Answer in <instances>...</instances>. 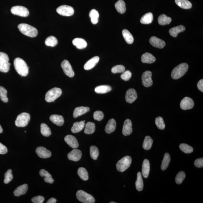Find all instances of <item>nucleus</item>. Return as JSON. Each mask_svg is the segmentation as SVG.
Segmentation results:
<instances>
[{
  "label": "nucleus",
  "instance_id": "1",
  "mask_svg": "<svg viewBox=\"0 0 203 203\" xmlns=\"http://www.w3.org/2000/svg\"><path fill=\"white\" fill-rule=\"evenodd\" d=\"M14 65L17 72L22 76H26L29 73V67L24 60L20 58L14 60Z\"/></svg>",
  "mask_w": 203,
  "mask_h": 203
},
{
  "label": "nucleus",
  "instance_id": "2",
  "mask_svg": "<svg viewBox=\"0 0 203 203\" xmlns=\"http://www.w3.org/2000/svg\"><path fill=\"white\" fill-rule=\"evenodd\" d=\"M18 28L22 33L30 37H34L37 35V29L27 24H20L18 26Z\"/></svg>",
  "mask_w": 203,
  "mask_h": 203
},
{
  "label": "nucleus",
  "instance_id": "3",
  "mask_svg": "<svg viewBox=\"0 0 203 203\" xmlns=\"http://www.w3.org/2000/svg\"><path fill=\"white\" fill-rule=\"evenodd\" d=\"M188 65L187 64L182 63L175 67L172 71V77L173 79L177 80L181 78L186 74L188 70Z\"/></svg>",
  "mask_w": 203,
  "mask_h": 203
},
{
  "label": "nucleus",
  "instance_id": "4",
  "mask_svg": "<svg viewBox=\"0 0 203 203\" xmlns=\"http://www.w3.org/2000/svg\"><path fill=\"white\" fill-rule=\"evenodd\" d=\"M8 55L0 52V72L7 73L10 70L11 64L9 63Z\"/></svg>",
  "mask_w": 203,
  "mask_h": 203
},
{
  "label": "nucleus",
  "instance_id": "5",
  "mask_svg": "<svg viewBox=\"0 0 203 203\" xmlns=\"http://www.w3.org/2000/svg\"><path fill=\"white\" fill-rule=\"evenodd\" d=\"M132 158L130 157H124L117 162V169L118 171L123 172L130 166Z\"/></svg>",
  "mask_w": 203,
  "mask_h": 203
},
{
  "label": "nucleus",
  "instance_id": "6",
  "mask_svg": "<svg viewBox=\"0 0 203 203\" xmlns=\"http://www.w3.org/2000/svg\"><path fill=\"white\" fill-rule=\"evenodd\" d=\"M61 89L58 88H54L47 92L46 94L45 100L48 102L55 101L61 95Z\"/></svg>",
  "mask_w": 203,
  "mask_h": 203
},
{
  "label": "nucleus",
  "instance_id": "7",
  "mask_svg": "<svg viewBox=\"0 0 203 203\" xmlns=\"http://www.w3.org/2000/svg\"><path fill=\"white\" fill-rule=\"evenodd\" d=\"M30 120V115L28 113H23L19 114L15 121V125L18 127H24L28 125Z\"/></svg>",
  "mask_w": 203,
  "mask_h": 203
},
{
  "label": "nucleus",
  "instance_id": "8",
  "mask_svg": "<svg viewBox=\"0 0 203 203\" xmlns=\"http://www.w3.org/2000/svg\"><path fill=\"white\" fill-rule=\"evenodd\" d=\"M76 197L78 200L84 203H94L95 199L92 195L80 190L76 193Z\"/></svg>",
  "mask_w": 203,
  "mask_h": 203
},
{
  "label": "nucleus",
  "instance_id": "9",
  "mask_svg": "<svg viewBox=\"0 0 203 203\" xmlns=\"http://www.w3.org/2000/svg\"><path fill=\"white\" fill-rule=\"evenodd\" d=\"M11 11L12 13L14 15L21 16V17H27L29 15L28 9L23 6L13 7L11 9Z\"/></svg>",
  "mask_w": 203,
  "mask_h": 203
},
{
  "label": "nucleus",
  "instance_id": "10",
  "mask_svg": "<svg viewBox=\"0 0 203 203\" xmlns=\"http://www.w3.org/2000/svg\"><path fill=\"white\" fill-rule=\"evenodd\" d=\"M56 12L62 16H70L74 14V10L72 7L67 5H63L58 7L56 9Z\"/></svg>",
  "mask_w": 203,
  "mask_h": 203
},
{
  "label": "nucleus",
  "instance_id": "11",
  "mask_svg": "<svg viewBox=\"0 0 203 203\" xmlns=\"http://www.w3.org/2000/svg\"><path fill=\"white\" fill-rule=\"evenodd\" d=\"M152 73L149 71H146L142 74V83L144 86L146 87H151L153 85V80L152 79Z\"/></svg>",
  "mask_w": 203,
  "mask_h": 203
},
{
  "label": "nucleus",
  "instance_id": "12",
  "mask_svg": "<svg viewBox=\"0 0 203 203\" xmlns=\"http://www.w3.org/2000/svg\"><path fill=\"white\" fill-rule=\"evenodd\" d=\"M61 67L64 73L68 76L72 78L75 75V73L70 63L67 60H65L62 62Z\"/></svg>",
  "mask_w": 203,
  "mask_h": 203
},
{
  "label": "nucleus",
  "instance_id": "13",
  "mask_svg": "<svg viewBox=\"0 0 203 203\" xmlns=\"http://www.w3.org/2000/svg\"><path fill=\"white\" fill-rule=\"evenodd\" d=\"M194 105V102L192 99L186 97L181 101L180 106L182 109L188 110L193 109Z\"/></svg>",
  "mask_w": 203,
  "mask_h": 203
},
{
  "label": "nucleus",
  "instance_id": "14",
  "mask_svg": "<svg viewBox=\"0 0 203 203\" xmlns=\"http://www.w3.org/2000/svg\"><path fill=\"white\" fill-rule=\"evenodd\" d=\"M137 98H138V94L135 89H128L125 95L126 101L128 103H133Z\"/></svg>",
  "mask_w": 203,
  "mask_h": 203
},
{
  "label": "nucleus",
  "instance_id": "15",
  "mask_svg": "<svg viewBox=\"0 0 203 203\" xmlns=\"http://www.w3.org/2000/svg\"><path fill=\"white\" fill-rule=\"evenodd\" d=\"M149 42L152 46L158 48H163L166 46L165 41L155 36L150 38Z\"/></svg>",
  "mask_w": 203,
  "mask_h": 203
},
{
  "label": "nucleus",
  "instance_id": "16",
  "mask_svg": "<svg viewBox=\"0 0 203 203\" xmlns=\"http://www.w3.org/2000/svg\"><path fill=\"white\" fill-rule=\"evenodd\" d=\"M82 153L79 149H74L68 154V158L69 160L78 162L81 158Z\"/></svg>",
  "mask_w": 203,
  "mask_h": 203
},
{
  "label": "nucleus",
  "instance_id": "17",
  "mask_svg": "<svg viewBox=\"0 0 203 203\" xmlns=\"http://www.w3.org/2000/svg\"><path fill=\"white\" fill-rule=\"evenodd\" d=\"M132 123L129 119L126 120L124 122L122 133L125 136H128L131 135L133 132Z\"/></svg>",
  "mask_w": 203,
  "mask_h": 203
},
{
  "label": "nucleus",
  "instance_id": "18",
  "mask_svg": "<svg viewBox=\"0 0 203 203\" xmlns=\"http://www.w3.org/2000/svg\"><path fill=\"white\" fill-rule=\"evenodd\" d=\"M36 154L40 158H47L51 156L52 153L50 151L48 150L44 147H38L36 149Z\"/></svg>",
  "mask_w": 203,
  "mask_h": 203
},
{
  "label": "nucleus",
  "instance_id": "19",
  "mask_svg": "<svg viewBox=\"0 0 203 203\" xmlns=\"http://www.w3.org/2000/svg\"><path fill=\"white\" fill-rule=\"evenodd\" d=\"M65 140L70 147L74 149H76L79 147L78 140L73 135H66L65 138Z\"/></svg>",
  "mask_w": 203,
  "mask_h": 203
},
{
  "label": "nucleus",
  "instance_id": "20",
  "mask_svg": "<svg viewBox=\"0 0 203 203\" xmlns=\"http://www.w3.org/2000/svg\"><path fill=\"white\" fill-rule=\"evenodd\" d=\"M99 61V58L98 56H94L87 61L84 65V69L85 70H89L94 68Z\"/></svg>",
  "mask_w": 203,
  "mask_h": 203
},
{
  "label": "nucleus",
  "instance_id": "21",
  "mask_svg": "<svg viewBox=\"0 0 203 203\" xmlns=\"http://www.w3.org/2000/svg\"><path fill=\"white\" fill-rule=\"evenodd\" d=\"M90 110L88 107H76L75 109L73 116L74 118H77L80 116H82L86 113L89 112Z\"/></svg>",
  "mask_w": 203,
  "mask_h": 203
},
{
  "label": "nucleus",
  "instance_id": "22",
  "mask_svg": "<svg viewBox=\"0 0 203 203\" xmlns=\"http://www.w3.org/2000/svg\"><path fill=\"white\" fill-rule=\"evenodd\" d=\"M50 120L52 123L58 126H62L65 122L63 117L61 115L57 114L51 115Z\"/></svg>",
  "mask_w": 203,
  "mask_h": 203
},
{
  "label": "nucleus",
  "instance_id": "23",
  "mask_svg": "<svg viewBox=\"0 0 203 203\" xmlns=\"http://www.w3.org/2000/svg\"><path fill=\"white\" fill-rule=\"evenodd\" d=\"M185 30V27L182 25H180L170 29L169 33L173 37H176L179 33L184 31Z\"/></svg>",
  "mask_w": 203,
  "mask_h": 203
},
{
  "label": "nucleus",
  "instance_id": "24",
  "mask_svg": "<svg viewBox=\"0 0 203 203\" xmlns=\"http://www.w3.org/2000/svg\"><path fill=\"white\" fill-rule=\"evenodd\" d=\"M72 43L73 45L75 46L77 48L79 49H85L87 45L85 40L81 38H75L73 40Z\"/></svg>",
  "mask_w": 203,
  "mask_h": 203
},
{
  "label": "nucleus",
  "instance_id": "25",
  "mask_svg": "<svg viewBox=\"0 0 203 203\" xmlns=\"http://www.w3.org/2000/svg\"><path fill=\"white\" fill-rule=\"evenodd\" d=\"M116 128V123L114 119L109 120L106 126L105 132L107 133H111L114 131Z\"/></svg>",
  "mask_w": 203,
  "mask_h": 203
},
{
  "label": "nucleus",
  "instance_id": "26",
  "mask_svg": "<svg viewBox=\"0 0 203 203\" xmlns=\"http://www.w3.org/2000/svg\"><path fill=\"white\" fill-rule=\"evenodd\" d=\"M141 60L143 63L152 64L156 61V58L151 53L146 52L142 56Z\"/></svg>",
  "mask_w": 203,
  "mask_h": 203
},
{
  "label": "nucleus",
  "instance_id": "27",
  "mask_svg": "<svg viewBox=\"0 0 203 203\" xmlns=\"http://www.w3.org/2000/svg\"><path fill=\"white\" fill-rule=\"evenodd\" d=\"M150 166L149 160L145 159L142 164V174L144 178H147L149 175Z\"/></svg>",
  "mask_w": 203,
  "mask_h": 203
},
{
  "label": "nucleus",
  "instance_id": "28",
  "mask_svg": "<svg viewBox=\"0 0 203 203\" xmlns=\"http://www.w3.org/2000/svg\"><path fill=\"white\" fill-rule=\"evenodd\" d=\"M28 190V186L27 184L21 185L16 188L14 192V194L16 196H20L25 195Z\"/></svg>",
  "mask_w": 203,
  "mask_h": 203
},
{
  "label": "nucleus",
  "instance_id": "29",
  "mask_svg": "<svg viewBox=\"0 0 203 203\" xmlns=\"http://www.w3.org/2000/svg\"><path fill=\"white\" fill-rule=\"evenodd\" d=\"M85 126V122L84 121L80 122H76L74 123L71 128V131L73 133H76L80 132L84 129Z\"/></svg>",
  "mask_w": 203,
  "mask_h": 203
},
{
  "label": "nucleus",
  "instance_id": "30",
  "mask_svg": "<svg viewBox=\"0 0 203 203\" xmlns=\"http://www.w3.org/2000/svg\"><path fill=\"white\" fill-rule=\"evenodd\" d=\"M40 175L41 176L44 177L45 182L49 184H52L54 182V180L48 172L45 169H41L40 171Z\"/></svg>",
  "mask_w": 203,
  "mask_h": 203
},
{
  "label": "nucleus",
  "instance_id": "31",
  "mask_svg": "<svg viewBox=\"0 0 203 203\" xmlns=\"http://www.w3.org/2000/svg\"><path fill=\"white\" fill-rule=\"evenodd\" d=\"M115 8L118 12L120 14H124L126 11V4L123 0H118L115 3Z\"/></svg>",
  "mask_w": 203,
  "mask_h": 203
},
{
  "label": "nucleus",
  "instance_id": "32",
  "mask_svg": "<svg viewBox=\"0 0 203 203\" xmlns=\"http://www.w3.org/2000/svg\"><path fill=\"white\" fill-rule=\"evenodd\" d=\"M176 3L180 8L189 9L192 7L191 3L188 0H175Z\"/></svg>",
  "mask_w": 203,
  "mask_h": 203
},
{
  "label": "nucleus",
  "instance_id": "33",
  "mask_svg": "<svg viewBox=\"0 0 203 203\" xmlns=\"http://www.w3.org/2000/svg\"><path fill=\"white\" fill-rule=\"evenodd\" d=\"M153 15L151 12H148L142 16L140 20V22L143 24H149L152 22Z\"/></svg>",
  "mask_w": 203,
  "mask_h": 203
},
{
  "label": "nucleus",
  "instance_id": "34",
  "mask_svg": "<svg viewBox=\"0 0 203 203\" xmlns=\"http://www.w3.org/2000/svg\"><path fill=\"white\" fill-rule=\"evenodd\" d=\"M112 90V88L108 85H102L97 87L95 89V91L99 94H104L109 92Z\"/></svg>",
  "mask_w": 203,
  "mask_h": 203
},
{
  "label": "nucleus",
  "instance_id": "35",
  "mask_svg": "<svg viewBox=\"0 0 203 203\" xmlns=\"http://www.w3.org/2000/svg\"><path fill=\"white\" fill-rule=\"evenodd\" d=\"M158 21L159 25L164 26L169 25L171 23L172 19L165 14H162L159 16Z\"/></svg>",
  "mask_w": 203,
  "mask_h": 203
},
{
  "label": "nucleus",
  "instance_id": "36",
  "mask_svg": "<svg viewBox=\"0 0 203 203\" xmlns=\"http://www.w3.org/2000/svg\"><path fill=\"white\" fill-rule=\"evenodd\" d=\"M135 186L138 191H142L143 190L144 184L142 173L140 172H138L137 175V180L135 182Z\"/></svg>",
  "mask_w": 203,
  "mask_h": 203
},
{
  "label": "nucleus",
  "instance_id": "37",
  "mask_svg": "<svg viewBox=\"0 0 203 203\" xmlns=\"http://www.w3.org/2000/svg\"><path fill=\"white\" fill-rule=\"evenodd\" d=\"M122 35L123 36L124 39L125 40L126 42L129 44H131L133 42V36L129 31L127 30H123L122 31Z\"/></svg>",
  "mask_w": 203,
  "mask_h": 203
},
{
  "label": "nucleus",
  "instance_id": "38",
  "mask_svg": "<svg viewBox=\"0 0 203 203\" xmlns=\"http://www.w3.org/2000/svg\"><path fill=\"white\" fill-rule=\"evenodd\" d=\"M89 16L91 18V23L93 24H96L98 23L99 18V14L97 11L95 9H93L89 12Z\"/></svg>",
  "mask_w": 203,
  "mask_h": 203
},
{
  "label": "nucleus",
  "instance_id": "39",
  "mask_svg": "<svg viewBox=\"0 0 203 203\" xmlns=\"http://www.w3.org/2000/svg\"><path fill=\"white\" fill-rule=\"evenodd\" d=\"M171 157L168 153H166L164 155L163 160L162 161L161 169L162 171H165L169 166L170 162H171Z\"/></svg>",
  "mask_w": 203,
  "mask_h": 203
},
{
  "label": "nucleus",
  "instance_id": "40",
  "mask_svg": "<svg viewBox=\"0 0 203 203\" xmlns=\"http://www.w3.org/2000/svg\"><path fill=\"white\" fill-rule=\"evenodd\" d=\"M153 142L152 139L150 137L146 136L144 138L143 144V147L146 150H149L152 146Z\"/></svg>",
  "mask_w": 203,
  "mask_h": 203
},
{
  "label": "nucleus",
  "instance_id": "41",
  "mask_svg": "<svg viewBox=\"0 0 203 203\" xmlns=\"http://www.w3.org/2000/svg\"><path fill=\"white\" fill-rule=\"evenodd\" d=\"M95 124L91 122H88L85 125V133L86 134H91L95 131Z\"/></svg>",
  "mask_w": 203,
  "mask_h": 203
},
{
  "label": "nucleus",
  "instance_id": "42",
  "mask_svg": "<svg viewBox=\"0 0 203 203\" xmlns=\"http://www.w3.org/2000/svg\"><path fill=\"white\" fill-rule=\"evenodd\" d=\"M58 43L57 38L54 36H51L47 38L45 41L46 45L48 46L54 47Z\"/></svg>",
  "mask_w": 203,
  "mask_h": 203
},
{
  "label": "nucleus",
  "instance_id": "43",
  "mask_svg": "<svg viewBox=\"0 0 203 203\" xmlns=\"http://www.w3.org/2000/svg\"><path fill=\"white\" fill-rule=\"evenodd\" d=\"M78 174L80 178L84 181H87L89 179V174L85 168L80 167L79 168Z\"/></svg>",
  "mask_w": 203,
  "mask_h": 203
},
{
  "label": "nucleus",
  "instance_id": "44",
  "mask_svg": "<svg viewBox=\"0 0 203 203\" xmlns=\"http://www.w3.org/2000/svg\"><path fill=\"white\" fill-rule=\"evenodd\" d=\"M41 133L44 136L49 137L51 134V132L50 128L46 124L42 123L40 126Z\"/></svg>",
  "mask_w": 203,
  "mask_h": 203
},
{
  "label": "nucleus",
  "instance_id": "45",
  "mask_svg": "<svg viewBox=\"0 0 203 203\" xmlns=\"http://www.w3.org/2000/svg\"><path fill=\"white\" fill-rule=\"evenodd\" d=\"M7 94V89L2 86H0V98L2 101L5 103H7L8 101Z\"/></svg>",
  "mask_w": 203,
  "mask_h": 203
},
{
  "label": "nucleus",
  "instance_id": "46",
  "mask_svg": "<svg viewBox=\"0 0 203 203\" xmlns=\"http://www.w3.org/2000/svg\"><path fill=\"white\" fill-rule=\"evenodd\" d=\"M90 156L93 160H96L99 155V151L98 148L94 146H91L90 147Z\"/></svg>",
  "mask_w": 203,
  "mask_h": 203
},
{
  "label": "nucleus",
  "instance_id": "47",
  "mask_svg": "<svg viewBox=\"0 0 203 203\" xmlns=\"http://www.w3.org/2000/svg\"><path fill=\"white\" fill-rule=\"evenodd\" d=\"M155 123L158 129L163 130L165 128V124L164 123L163 119L162 117L159 116L155 118Z\"/></svg>",
  "mask_w": 203,
  "mask_h": 203
},
{
  "label": "nucleus",
  "instance_id": "48",
  "mask_svg": "<svg viewBox=\"0 0 203 203\" xmlns=\"http://www.w3.org/2000/svg\"><path fill=\"white\" fill-rule=\"evenodd\" d=\"M180 148L181 150L186 153H190L193 152V149L191 146L188 144L182 143L180 144Z\"/></svg>",
  "mask_w": 203,
  "mask_h": 203
},
{
  "label": "nucleus",
  "instance_id": "49",
  "mask_svg": "<svg viewBox=\"0 0 203 203\" xmlns=\"http://www.w3.org/2000/svg\"><path fill=\"white\" fill-rule=\"evenodd\" d=\"M186 178V174L184 172L180 171L177 174L175 178V182L178 184H181Z\"/></svg>",
  "mask_w": 203,
  "mask_h": 203
},
{
  "label": "nucleus",
  "instance_id": "50",
  "mask_svg": "<svg viewBox=\"0 0 203 203\" xmlns=\"http://www.w3.org/2000/svg\"><path fill=\"white\" fill-rule=\"evenodd\" d=\"M5 179L4 183L5 184H8L12 180L13 175L12 174V170L9 169L7 171L5 174Z\"/></svg>",
  "mask_w": 203,
  "mask_h": 203
},
{
  "label": "nucleus",
  "instance_id": "51",
  "mask_svg": "<svg viewBox=\"0 0 203 203\" xmlns=\"http://www.w3.org/2000/svg\"><path fill=\"white\" fill-rule=\"evenodd\" d=\"M125 70V67L122 65H118L115 66L111 69V72L113 74L123 73Z\"/></svg>",
  "mask_w": 203,
  "mask_h": 203
},
{
  "label": "nucleus",
  "instance_id": "52",
  "mask_svg": "<svg viewBox=\"0 0 203 203\" xmlns=\"http://www.w3.org/2000/svg\"><path fill=\"white\" fill-rule=\"evenodd\" d=\"M93 118L95 120L100 121L103 119L104 114L103 112L100 111H95L93 114Z\"/></svg>",
  "mask_w": 203,
  "mask_h": 203
},
{
  "label": "nucleus",
  "instance_id": "53",
  "mask_svg": "<svg viewBox=\"0 0 203 203\" xmlns=\"http://www.w3.org/2000/svg\"><path fill=\"white\" fill-rule=\"evenodd\" d=\"M132 76V73L129 70L124 71L121 75V78L122 79L125 81H128L131 78Z\"/></svg>",
  "mask_w": 203,
  "mask_h": 203
},
{
  "label": "nucleus",
  "instance_id": "54",
  "mask_svg": "<svg viewBox=\"0 0 203 203\" xmlns=\"http://www.w3.org/2000/svg\"><path fill=\"white\" fill-rule=\"evenodd\" d=\"M31 200L32 202L34 203H42L45 200V198L41 196H38L33 197Z\"/></svg>",
  "mask_w": 203,
  "mask_h": 203
},
{
  "label": "nucleus",
  "instance_id": "55",
  "mask_svg": "<svg viewBox=\"0 0 203 203\" xmlns=\"http://www.w3.org/2000/svg\"><path fill=\"white\" fill-rule=\"evenodd\" d=\"M195 166L198 168H202L203 167V158L197 159L194 162Z\"/></svg>",
  "mask_w": 203,
  "mask_h": 203
},
{
  "label": "nucleus",
  "instance_id": "56",
  "mask_svg": "<svg viewBox=\"0 0 203 203\" xmlns=\"http://www.w3.org/2000/svg\"><path fill=\"white\" fill-rule=\"evenodd\" d=\"M8 152L6 146L0 143V154H5Z\"/></svg>",
  "mask_w": 203,
  "mask_h": 203
},
{
  "label": "nucleus",
  "instance_id": "57",
  "mask_svg": "<svg viewBox=\"0 0 203 203\" xmlns=\"http://www.w3.org/2000/svg\"><path fill=\"white\" fill-rule=\"evenodd\" d=\"M197 87L199 90L203 92V80H199L197 83Z\"/></svg>",
  "mask_w": 203,
  "mask_h": 203
},
{
  "label": "nucleus",
  "instance_id": "58",
  "mask_svg": "<svg viewBox=\"0 0 203 203\" xmlns=\"http://www.w3.org/2000/svg\"><path fill=\"white\" fill-rule=\"evenodd\" d=\"M56 200L54 198H51L47 201V203H56Z\"/></svg>",
  "mask_w": 203,
  "mask_h": 203
},
{
  "label": "nucleus",
  "instance_id": "59",
  "mask_svg": "<svg viewBox=\"0 0 203 203\" xmlns=\"http://www.w3.org/2000/svg\"><path fill=\"white\" fill-rule=\"evenodd\" d=\"M3 132V129L2 128L1 126L0 125V133H2Z\"/></svg>",
  "mask_w": 203,
  "mask_h": 203
},
{
  "label": "nucleus",
  "instance_id": "60",
  "mask_svg": "<svg viewBox=\"0 0 203 203\" xmlns=\"http://www.w3.org/2000/svg\"><path fill=\"white\" fill-rule=\"evenodd\" d=\"M110 203H116V202H110Z\"/></svg>",
  "mask_w": 203,
  "mask_h": 203
}]
</instances>
